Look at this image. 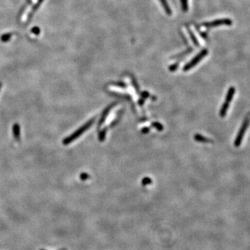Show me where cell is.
<instances>
[{
	"label": "cell",
	"instance_id": "obj_7",
	"mask_svg": "<svg viewBox=\"0 0 250 250\" xmlns=\"http://www.w3.org/2000/svg\"><path fill=\"white\" fill-rule=\"evenodd\" d=\"M13 136L16 141H19L20 139V125L16 123L13 124Z\"/></svg>",
	"mask_w": 250,
	"mask_h": 250
},
{
	"label": "cell",
	"instance_id": "obj_2",
	"mask_svg": "<svg viewBox=\"0 0 250 250\" xmlns=\"http://www.w3.org/2000/svg\"><path fill=\"white\" fill-rule=\"evenodd\" d=\"M249 123H250V118L249 117H247L245 120H244L242 126H241L239 132H238L236 137H235L234 141V146L235 147H239L240 146L241 142H242L244 137V135H245L246 131L248 129Z\"/></svg>",
	"mask_w": 250,
	"mask_h": 250
},
{
	"label": "cell",
	"instance_id": "obj_12",
	"mask_svg": "<svg viewBox=\"0 0 250 250\" xmlns=\"http://www.w3.org/2000/svg\"><path fill=\"white\" fill-rule=\"evenodd\" d=\"M11 36H12V34L11 33H5L4 35H2L1 37V40L2 42H8V40H10Z\"/></svg>",
	"mask_w": 250,
	"mask_h": 250
},
{
	"label": "cell",
	"instance_id": "obj_19",
	"mask_svg": "<svg viewBox=\"0 0 250 250\" xmlns=\"http://www.w3.org/2000/svg\"><path fill=\"white\" fill-rule=\"evenodd\" d=\"M148 96H149V94L147 93V92H143V93H142V97H143V98H147Z\"/></svg>",
	"mask_w": 250,
	"mask_h": 250
},
{
	"label": "cell",
	"instance_id": "obj_21",
	"mask_svg": "<svg viewBox=\"0 0 250 250\" xmlns=\"http://www.w3.org/2000/svg\"><path fill=\"white\" fill-rule=\"evenodd\" d=\"M2 83L0 82V90H1V88H2Z\"/></svg>",
	"mask_w": 250,
	"mask_h": 250
},
{
	"label": "cell",
	"instance_id": "obj_18",
	"mask_svg": "<svg viewBox=\"0 0 250 250\" xmlns=\"http://www.w3.org/2000/svg\"><path fill=\"white\" fill-rule=\"evenodd\" d=\"M182 4H183V8H184L185 11H186L188 9V2L187 0H181Z\"/></svg>",
	"mask_w": 250,
	"mask_h": 250
},
{
	"label": "cell",
	"instance_id": "obj_11",
	"mask_svg": "<svg viewBox=\"0 0 250 250\" xmlns=\"http://www.w3.org/2000/svg\"><path fill=\"white\" fill-rule=\"evenodd\" d=\"M43 2V0H38V3L37 4L35 5V7H33V9H32V11H31V13H30V15H29V20L31 18V16H33V13L35 12V11H36L38 8H39V7H40V5L41 4V3Z\"/></svg>",
	"mask_w": 250,
	"mask_h": 250
},
{
	"label": "cell",
	"instance_id": "obj_15",
	"mask_svg": "<svg viewBox=\"0 0 250 250\" xmlns=\"http://www.w3.org/2000/svg\"><path fill=\"white\" fill-rule=\"evenodd\" d=\"M152 182V180H151L150 178H148V177H145V178L143 179L142 180V184L143 185H147V184H150V183Z\"/></svg>",
	"mask_w": 250,
	"mask_h": 250
},
{
	"label": "cell",
	"instance_id": "obj_20",
	"mask_svg": "<svg viewBox=\"0 0 250 250\" xmlns=\"http://www.w3.org/2000/svg\"><path fill=\"white\" fill-rule=\"evenodd\" d=\"M142 132L143 133H147L148 132H149V129H148V128H145V129L142 130Z\"/></svg>",
	"mask_w": 250,
	"mask_h": 250
},
{
	"label": "cell",
	"instance_id": "obj_3",
	"mask_svg": "<svg viewBox=\"0 0 250 250\" xmlns=\"http://www.w3.org/2000/svg\"><path fill=\"white\" fill-rule=\"evenodd\" d=\"M207 54H208L207 49H203V50H202L201 52H200V53L197 54L195 57H194L190 62L187 63L186 65L184 67L183 69H184L185 72L190 70V69L194 68V67L197 64H198L200 61H201L203 58H204L206 55H207Z\"/></svg>",
	"mask_w": 250,
	"mask_h": 250
},
{
	"label": "cell",
	"instance_id": "obj_17",
	"mask_svg": "<svg viewBox=\"0 0 250 250\" xmlns=\"http://www.w3.org/2000/svg\"><path fill=\"white\" fill-rule=\"evenodd\" d=\"M31 31L33 32V33L34 34H36V35H38V34H40V29H39L38 27H33V29H31Z\"/></svg>",
	"mask_w": 250,
	"mask_h": 250
},
{
	"label": "cell",
	"instance_id": "obj_13",
	"mask_svg": "<svg viewBox=\"0 0 250 250\" xmlns=\"http://www.w3.org/2000/svg\"><path fill=\"white\" fill-rule=\"evenodd\" d=\"M106 129H104L99 134V140L101 142H103L104 141V139L106 138Z\"/></svg>",
	"mask_w": 250,
	"mask_h": 250
},
{
	"label": "cell",
	"instance_id": "obj_8",
	"mask_svg": "<svg viewBox=\"0 0 250 250\" xmlns=\"http://www.w3.org/2000/svg\"><path fill=\"white\" fill-rule=\"evenodd\" d=\"M194 140L197 142H206V143H210V142H213V141L211 140L210 138H208L206 137H204V136H203L202 135H200V134H195L194 136Z\"/></svg>",
	"mask_w": 250,
	"mask_h": 250
},
{
	"label": "cell",
	"instance_id": "obj_9",
	"mask_svg": "<svg viewBox=\"0 0 250 250\" xmlns=\"http://www.w3.org/2000/svg\"><path fill=\"white\" fill-rule=\"evenodd\" d=\"M229 104L230 103H228V102H226V101H225V102L222 104V107H221L220 110V117L224 118L226 115V113H227V110L229 108Z\"/></svg>",
	"mask_w": 250,
	"mask_h": 250
},
{
	"label": "cell",
	"instance_id": "obj_6",
	"mask_svg": "<svg viewBox=\"0 0 250 250\" xmlns=\"http://www.w3.org/2000/svg\"><path fill=\"white\" fill-rule=\"evenodd\" d=\"M235 87H234V86L230 87V88H229L228 90L227 93H226L225 101H226V102H228V103H230L235 95Z\"/></svg>",
	"mask_w": 250,
	"mask_h": 250
},
{
	"label": "cell",
	"instance_id": "obj_10",
	"mask_svg": "<svg viewBox=\"0 0 250 250\" xmlns=\"http://www.w3.org/2000/svg\"><path fill=\"white\" fill-rule=\"evenodd\" d=\"M159 1H160V2H161V4H162L163 7L165 11H166V13L167 14H169V15H171V13H172V11H171L170 8L169 7V5H168L166 0H159Z\"/></svg>",
	"mask_w": 250,
	"mask_h": 250
},
{
	"label": "cell",
	"instance_id": "obj_4",
	"mask_svg": "<svg viewBox=\"0 0 250 250\" xmlns=\"http://www.w3.org/2000/svg\"><path fill=\"white\" fill-rule=\"evenodd\" d=\"M231 20L229 19H220L217 20L215 21L208 22L206 24H204V26L206 27H216V26L219 25H231Z\"/></svg>",
	"mask_w": 250,
	"mask_h": 250
},
{
	"label": "cell",
	"instance_id": "obj_14",
	"mask_svg": "<svg viewBox=\"0 0 250 250\" xmlns=\"http://www.w3.org/2000/svg\"><path fill=\"white\" fill-rule=\"evenodd\" d=\"M152 126L154 127L158 131H163V125L161 124H160L159 123H153Z\"/></svg>",
	"mask_w": 250,
	"mask_h": 250
},
{
	"label": "cell",
	"instance_id": "obj_5",
	"mask_svg": "<svg viewBox=\"0 0 250 250\" xmlns=\"http://www.w3.org/2000/svg\"><path fill=\"white\" fill-rule=\"evenodd\" d=\"M114 105H115V104H111V105L109 106L105 110H104V112L102 113V115H101V118H100V121H99L98 127H101V125H102V124L104 123V121H105L106 118V117H107V115H109L110 110L112 109L113 108V107H114Z\"/></svg>",
	"mask_w": 250,
	"mask_h": 250
},
{
	"label": "cell",
	"instance_id": "obj_16",
	"mask_svg": "<svg viewBox=\"0 0 250 250\" xmlns=\"http://www.w3.org/2000/svg\"><path fill=\"white\" fill-rule=\"evenodd\" d=\"M89 175L88 174H86V173H82L80 175V178H81V180H83V181H85V180H86V179H88V178H89Z\"/></svg>",
	"mask_w": 250,
	"mask_h": 250
},
{
	"label": "cell",
	"instance_id": "obj_1",
	"mask_svg": "<svg viewBox=\"0 0 250 250\" xmlns=\"http://www.w3.org/2000/svg\"><path fill=\"white\" fill-rule=\"evenodd\" d=\"M95 119H96L95 118H92L91 120H90L89 121L87 122L85 124L83 125L82 127H81L79 129H77L76 132H74L73 133H72V134L69 136L68 137H66L65 138H64L63 141V144L65 145H68L69 143H71L72 142L74 141L77 138H78L79 136L82 135L84 132H86V131L88 129H90V127H91L92 125L93 124L94 122L95 121Z\"/></svg>",
	"mask_w": 250,
	"mask_h": 250
}]
</instances>
